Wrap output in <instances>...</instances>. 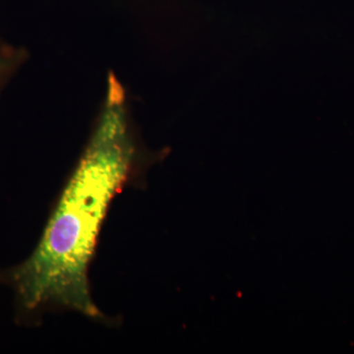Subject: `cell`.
<instances>
[{
    "mask_svg": "<svg viewBox=\"0 0 354 354\" xmlns=\"http://www.w3.org/2000/svg\"><path fill=\"white\" fill-rule=\"evenodd\" d=\"M142 144L127 91L109 72L106 95L82 155L60 193L36 248L0 274L15 297L17 319L50 311L108 320L91 295L88 271L114 198L158 160Z\"/></svg>",
    "mask_w": 354,
    "mask_h": 354,
    "instance_id": "cell-1",
    "label": "cell"
},
{
    "mask_svg": "<svg viewBox=\"0 0 354 354\" xmlns=\"http://www.w3.org/2000/svg\"><path fill=\"white\" fill-rule=\"evenodd\" d=\"M28 59V51L0 38V94Z\"/></svg>",
    "mask_w": 354,
    "mask_h": 354,
    "instance_id": "cell-2",
    "label": "cell"
}]
</instances>
